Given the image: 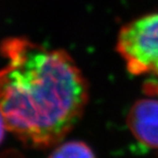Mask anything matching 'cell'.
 <instances>
[{
	"instance_id": "277c9868",
	"label": "cell",
	"mask_w": 158,
	"mask_h": 158,
	"mask_svg": "<svg viewBox=\"0 0 158 158\" xmlns=\"http://www.w3.org/2000/svg\"><path fill=\"white\" fill-rule=\"evenodd\" d=\"M48 158H96V155L84 142L70 141L55 148Z\"/></svg>"
},
{
	"instance_id": "6da1fadb",
	"label": "cell",
	"mask_w": 158,
	"mask_h": 158,
	"mask_svg": "<svg viewBox=\"0 0 158 158\" xmlns=\"http://www.w3.org/2000/svg\"><path fill=\"white\" fill-rule=\"evenodd\" d=\"M6 64L0 69V112L22 143L36 149L58 145L83 114L89 87L64 49H52L26 37L0 43Z\"/></svg>"
},
{
	"instance_id": "5b68a950",
	"label": "cell",
	"mask_w": 158,
	"mask_h": 158,
	"mask_svg": "<svg viewBox=\"0 0 158 158\" xmlns=\"http://www.w3.org/2000/svg\"><path fill=\"white\" fill-rule=\"evenodd\" d=\"M6 129H7V126H6L4 117H3V115L1 114V112H0V144L2 143L3 139H4Z\"/></svg>"
},
{
	"instance_id": "3957f363",
	"label": "cell",
	"mask_w": 158,
	"mask_h": 158,
	"mask_svg": "<svg viewBox=\"0 0 158 158\" xmlns=\"http://www.w3.org/2000/svg\"><path fill=\"white\" fill-rule=\"evenodd\" d=\"M126 123L132 135L144 146L158 149V100H138L129 109Z\"/></svg>"
},
{
	"instance_id": "7a4b0ae2",
	"label": "cell",
	"mask_w": 158,
	"mask_h": 158,
	"mask_svg": "<svg viewBox=\"0 0 158 158\" xmlns=\"http://www.w3.org/2000/svg\"><path fill=\"white\" fill-rule=\"evenodd\" d=\"M116 50L129 73L144 78L143 89L158 96V12L135 18L120 28Z\"/></svg>"
}]
</instances>
